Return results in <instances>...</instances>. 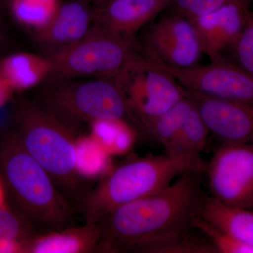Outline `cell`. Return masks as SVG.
I'll return each mask as SVG.
<instances>
[{
    "label": "cell",
    "mask_w": 253,
    "mask_h": 253,
    "mask_svg": "<svg viewBox=\"0 0 253 253\" xmlns=\"http://www.w3.org/2000/svg\"><path fill=\"white\" fill-rule=\"evenodd\" d=\"M203 172L186 171L162 191L114 210L97 223L96 253H214L191 224L205 195Z\"/></svg>",
    "instance_id": "cell-1"
},
{
    "label": "cell",
    "mask_w": 253,
    "mask_h": 253,
    "mask_svg": "<svg viewBox=\"0 0 253 253\" xmlns=\"http://www.w3.org/2000/svg\"><path fill=\"white\" fill-rule=\"evenodd\" d=\"M4 126L47 172L61 196L78 213L89 191L90 179L77 166V138L35 100L13 98Z\"/></svg>",
    "instance_id": "cell-2"
},
{
    "label": "cell",
    "mask_w": 253,
    "mask_h": 253,
    "mask_svg": "<svg viewBox=\"0 0 253 253\" xmlns=\"http://www.w3.org/2000/svg\"><path fill=\"white\" fill-rule=\"evenodd\" d=\"M0 181L6 204L38 234L78 225L77 211L4 125L0 129Z\"/></svg>",
    "instance_id": "cell-3"
},
{
    "label": "cell",
    "mask_w": 253,
    "mask_h": 253,
    "mask_svg": "<svg viewBox=\"0 0 253 253\" xmlns=\"http://www.w3.org/2000/svg\"><path fill=\"white\" fill-rule=\"evenodd\" d=\"M205 168L199 156L189 154L131 160L108 173L91 189L79 214L85 223L97 224L118 208L166 189L181 173Z\"/></svg>",
    "instance_id": "cell-4"
},
{
    "label": "cell",
    "mask_w": 253,
    "mask_h": 253,
    "mask_svg": "<svg viewBox=\"0 0 253 253\" xmlns=\"http://www.w3.org/2000/svg\"><path fill=\"white\" fill-rule=\"evenodd\" d=\"M36 88L32 99L77 136L83 135L86 125L96 121L135 122L113 77L48 78Z\"/></svg>",
    "instance_id": "cell-5"
},
{
    "label": "cell",
    "mask_w": 253,
    "mask_h": 253,
    "mask_svg": "<svg viewBox=\"0 0 253 253\" xmlns=\"http://www.w3.org/2000/svg\"><path fill=\"white\" fill-rule=\"evenodd\" d=\"M137 49L136 40L116 36L93 23L81 40L48 58V78H113L137 54Z\"/></svg>",
    "instance_id": "cell-6"
},
{
    "label": "cell",
    "mask_w": 253,
    "mask_h": 253,
    "mask_svg": "<svg viewBox=\"0 0 253 253\" xmlns=\"http://www.w3.org/2000/svg\"><path fill=\"white\" fill-rule=\"evenodd\" d=\"M113 78L124 91L131 116L141 126L184 97L182 86L138 54Z\"/></svg>",
    "instance_id": "cell-7"
},
{
    "label": "cell",
    "mask_w": 253,
    "mask_h": 253,
    "mask_svg": "<svg viewBox=\"0 0 253 253\" xmlns=\"http://www.w3.org/2000/svg\"><path fill=\"white\" fill-rule=\"evenodd\" d=\"M149 61L185 89L212 97L253 104V76L236 65L221 60L206 66L173 68Z\"/></svg>",
    "instance_id": "cell-8"
},
{
    "label": "cell",
    "mask_w": 253,
    "mask_h": 253,
    "mask_svg": "<svg viewBox=\"0 0 253 253\" xmlns=\"http://www.w3.org/2000/svg\"><path fill=\"white\" fill-rule=\"evenodd\" d=\"M207 173L212 196L231 206L253 207L252 144H223L208 164Z\"/></svg>",
    "instance_id": "cell-9"
},
{
    "label": "cell",
    "mask_w": 253,
    "mask_h": 253,
    "mask_svg": "<svg viewBox=\"0 0 253 253\" xmlns=\"http://www.w3.org/2000/svg\"><path fill=\"white\" fill-rule=\"evenodd\" d=\"M145 42L149 60L173 68L197 64L202 46L194 24L179 14L153 23L146 31Z\"/></svg>",
    "instance_id": "cell-10"
},
{
    "label": "cell",
    "mask_w": 253,
    "mask_h": 253,
    "mask_svg": "<svg viewBox=\"0 0 253 253\" xmlns=\"http://www.w3.org/2000/svg\"><path fill=\"white\" fill-rule=\"evenodd\" d=\"M184 89L208 131L224 144H248L253 134V104Z\"/></svg>",
    "instance_id": "cell-11"
},
{
    "label": "cell",
    "mask_w": 253,
    "mask_h": 253,
    "mask_svg": "<svg viewBox=\"0 0 253 253\" xmlns=\"http://www.w3.org/2000/svg\"><path fill=\"white\" fill-rule=\"evenodd\" d=\"M93 21L94 7L86 0L61 3L51 19L35 31L37 47L46 58L59 54L85 36Z\"/></svg>",
    "instance_id": "cell-12"
},
{
    "label": "cell",
    "mask_w": 253,
    "mask_h": 253,
    "mask_svg": "<svg viewBox=\"0 0 253 253\" xmlns=\"http://www.w3.org/2000/svg\"><path fill=\"white\" fill-rule=\"evenodd\" d=\"M249 1L229 3L208 14L188 18L199 36L203 53L211 61L223 60L221 52L235 42L251 11Z\"/></svg>",
    "instance_id": "cell-13"
},
{
    "label": "cell",
    "mask_w": 253,
    "mask_h": 253,
    "mask_svg": "<svg viewBox=\"0 0 253 253\" xmlns=\"http://www.w3.org/2000/svg\"><path fill=\"white\" fill-rule=\"evenodd\" d=\"M170 2L171 0H110L94 7L93 23L116 36L136 40V33Z\"/></svg>",
    "instance_id": "cell-14"
},
{
    "label": "cell",
    "mask_w": 253,
    "mask_h": 253,
    "mask_svg": "<svg viewBox=\"0 0 253 253\" xmlns=\"http://www.w3.org/2000/svg\"><path fill=\"white\" fill-rule=\"evenodd\" d=\"M99 239V224L85 223L36 234L23 242L21 253H96Z\"/></svg>",
    "instance_id": "cell-15"
},
{
    "label": "cell",
    "mask_w": 253,
    "mask_h": 253,
    "mask_svg": "<svg viewBox=\"0 0 253 253\" xmlns=\"http://www.w3.org/2000/svg\"><path fill=\"white\" fill-rule=\"evenodd\" d=\"M196 217L211 223L233 238L253 246V212L205 194Z\"/></svg>",
    "instance_id": "cell-16"
},
{
    "label": "cell",
    "mask_w": 253,
    "mask_h": 253,
    "mask_svg": "<svg viewBox=\"0 0 253 253\" xmlns=\"http://www.w3.org/2000/svg\"><path fill=\"white\" fill-rule=\"evenodd\" d=\"M51 66L42 55L12 52L0 57V73L14 91L39 86L49 77Z\"/></svg>",
    "instance_id": "cell-17"
},
{
    "label": "cell",
    "mask_w": 253,
    "mask_h": 253,
    "mask_svg": "<svg viewBox=\"0 0 253 253\" xmlns=\"http://www.w3.org/2000/svg\"><path fill=\"white\" fill-rule=\"evenodd\" d=\"M192 106L191 101L184 96L171 109L142 126L165 146L168 154Z\"/></svg>",
    "instance_id": "cell-18"
},
{
    "label": "cell",
    "mask_w": 253,
    "mask_h": 253,
    "mask_svg": "<svg viewBox=\"0 0 253 253\" xmlns=\"http://www.w3.org/2000/svg\"><path fill=\"white\" fill-rule=\"evenodd\" d=\"M60 0H7L6 11L18 23L39 29L55 14Z\"/></svg>",
    "instance_id": "cell-19"
},
{
    "label": "cell",
    "mask_w": 253,
    "mask_h": 253,
    "mask_svg": "<svg viewBox=\"0 0 253 253\" xmlns=\"http://www.w3.org/2000/svg\"><path fill=\"white\" fill-rule=\"evenodd\" d=\"M208 132V128L193 106L168 154L199 156L207 143Z\"/></svg>",
    "instance_id": "cell-20"
},
{
    "label": "cell",
    "mask_w": 253,
    "mask_h": 253,
    "mask_svg": "<svg viewBox=\"0 0 253 253\" xmlns=\"http://www.w3.org/2000/svg\"><path fill=\"white\" fill-rule=\"evenodd\" d=\"M126 125L123 121H96L90 124V136L108 154L124 152L131 144Z\"/></svg>",
    "instance_id": "cell-21"
},
{
    "label": "cell",
    "mask_w": 253,
    "mask_h": 253,
    "mask_svg": "<svg viewBox=\"0 0 253 253\" xmlns=\"http://www.w3.org/2000/svg\"><path fill=\"white\" fill-rule=\"evenodd\" d=\"M77 166L83 176L87 179L104 170L108 153L90 135L77 138Z\"/></svg>",
    "instance_id": "cell-22"
},
{
    "label": "cell",
    "mask_w": 253,
    "mask_h": 253,
    "mask_svg": "<svg viewBox=\"0 0 253 253\" xmlns=\"http://www.w3.org/2000/svg\"><path fill=\"white\" fill-rule=\"evenodd\" d=\"M38 234L28 221L9 206L0 208V243L23 242Z\"/></svg>",
    "instance_id": "cell-23"
},
{
    "label": "cell",
    "mask_w": 253,
    "mask_h": 253,
    "mask_svg": "<svg viewBox=\"0 0 253 253\" xmlns=\"http://www.w3.org/2000/svg\"><path fill=\"white\" fill-rule=\"evenodd\" d=\"M191 224L193 227L206 236L217 249L218 253H253V246L238 241L201 218L194 217Z\"/></svg>",
    "instance_id": "cell-24"
},
{
    "label": "cell",
    "mask_w": 253,
    "mask_h": 253,
    "mask_svg": "<svg viewBox=\"0 0 253 253\" xmlns=\"http://www.w3.org/2000/svg\"><path fill=\"white\" fill-rule=\"evenodd\" d=\"M234 48L235 57L241 69L253 76V16L250 12L246 22L235 42Z\"/></svg>",
    "instance_id": "cell-25"
},
{
    "label": "cell",
    "mask_w": 253,
    "mask_h": 253,
    "mask_svg": "<svg viewBox=\"0 0 253 253\" xmlns=\"http://www.w3.org/2000/svg\"><path fill=\"white\" fill-rule=\"evenodd\" d=\"M252 0H171L176 14L186 18H193L208 14L229 3L249 1Z\"/></svg>",
    "instance_id": "cell-26"
},
{
    "label": "cell",
    "mask_w": 253,
    "mask_h": 253,
    "mask_svg": "<svg viewBox=\"0 0 253 253\" xmlns=\"http://www.w3.org/2000/svg\"><path fill=\"white\" fill-rule=\"evenodd\" d=\"M13 49L12 40L0 21V57L12 52Z\"/></svg>",
    "instance_id": "cell-27"
},
{
    "label": "cell",
    "mask_w": 253,
    "mask_h": 253,
    "mask_svg": "<svg viewBox=\"0 0 253 253\" xmlns=\"http://www.w3.org/2000/svg\"><path fill=\"white\" fill-rule=\"evenodd\" d=\"M14 91L0 73V109L13 99Z\"/></svg>",
    "instance_id": "cell-28"
},
{
    "label": "cell",
    "mask_w": 253,
    "mask_h": 253,
    "mask_svg": "<svg viewBox=\"0 0 253 253\" xmlns=\"http://www.w3.org/2000/svg\"><path fill=\"white\" fill-rule=\"evenodd\" d=\"M6 204V196H5L4 189L1 185V181H0V208L7 206Z\"/></svg>",
    "instance_id": "cell-29"
},
{
    "label": "cell",
    "mask_w": 253,
    "mask_h": 253,
    "mask_svg": "<svg viewBox=\"0 0 253 253\" xmlns=\"http://www.w3.org/2000/svg\"><path fill=\"white\" fill-rule=\"evenodd\" d=\"M86 1H87L93 7H97V6L107 2V1H110V0H86Z\"/></svg>",
    "instance_id": "cell-30"
},
{
    "label": "cell",
    "mask_w": 253,
    "mask_h": 253,
    "mask_svg": "<svg viewBox=\"0 0 253 253\" xmlns=\"http://www.w3.org/2000/svg\"><path fill=\"white\" fill-rule=\"evenodd\" d=\"M6 4L7 0H0V16L6 11Z\"/></svg>",
    "instance_id": "cell-31"
}]
</instances>
